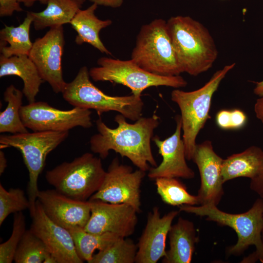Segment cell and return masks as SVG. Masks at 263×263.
<instances>
[{"label": "cell", "instance_id": "obj_1", "mask_svg": "<svg viewBox=\"0 0 263 263\" xmlns=\"http://www.w3.org/2000/svg\"><path fill=\"white\" fill-rule=\"evenodd\" d=\"M119 113L114 117L118 126L109 127L101 118L96 121L98 133L90 140L91 151L104 159L110 150L128 158L138 169L146 172L151 167L157 166L153 155L150 141L154 130L160 123L156 114L151 117H141L134 123H130Z\"/></svg>", "mask_w": 263, "mask_h": 263}, {"label": "cell", "instance_id": "obj_2", "mask_svg": "<svg viewBox=\"0 0 263 263\" xmlns=\"http://www.w3.org/2000/svg\"><path fill=\"white\" fill-rule=\"evenodd\" d=\"M167 26L183 73L195 76L212 68L219 53L205 26L190 17L177 16L167 21Z\"/></svg>", "mask_w": 263, "mask_h": 263}, {"label": "cell", "instance_id": "obj_3", "mask_svg": "<svg viewBox=\"0 0 263 263\" xmlns=\"http://www.w3.org/2000/svg\"><path fill=\"white\" fill-rule=\"evenodd\" d=\"M180 211L191 213L206 220L216 223L219 225L231 227L237 235V241L226 249L228 256H240L249 246L254 245L255 250L244 258L242 263H255L260 261L263 263V243L261 233L263 226V199L256 200L251 207L242 213H230L219 209L217 206L211 205H183Z\"/></svg>", "mask_w": 263, "mask_h": 263}, {"label": "cell", "instance_id": "obj_4", "mask_svg": "<svg viewBox=\"0 0 263 263\" xmlns=\"http://www.w3.org/2000/svg\"><path fill=\"white\" fill-rule=\"evenodd\" d=\"M235 65V63L227 64L217 70L204 86L196 90L186 92L175 89L171 92V100L177 104L181 111L182 138L187 160H192L196 137L210 118L209 112L214 94Z\"/></svg>", "mask_w": 263, "mask_h": 263}, {"label": "cell", "instance_id": "obj_5", "mask_svg": "<svg viewBox=\"0 0 263 263\" xmlns=\"http://www.w3.org/2000/svg\"><path fill=\"white\" fill-rule=\"evenodd\" d=\"M90 77L88 68H80L75 78L66 83L62 93L64 99L74 107L94 110L99 116L104 113L115 111L132 121L141 117L144 102L141 96L132 94L109 95L94 86Z\"/></svg>", "mask_w": 263, "mask_h": 263}, {"label": "cell", "instance_id": "obj_6", "mask_svg": "<svg viewBox=\"0 0 263 263\" xmlns=\"http://www.w3.org/2000/svg\"><path fill=\"white\" fill-rule=\"evenodd\" d=\"M131 59L142 69L157 75L173 76L183 73L176 58L167 21L161 19L142 26Z\"/></svg>", "mask_w": 263, "mask_h": 263}, {"label": "cell", "instance_id": "obj_7", "mask_svg": "<svg viewBox=\"0 0 263 263\" xmlns=\"http://www.w3.org/2000/svg\"><path fill=\"white\" fill-rule=\"evenodd\" d=\"M106 171L100 158L86 152L47 171L45 178L62 194L77 200L88 201L100 188Z\"/></svg>", "mask_w": 263, "mask_h": 263}, {"label": "cell", "instance_id": "obj_8", "mask_svg": "<svg viewBox=\"0 0 263 263\" xmlns=\"http://www.w3.org/2000/svg\"><path fill=\"white\" fill-rule=\"evenodd\" d=\"M69 131L27 132L0 136V149L13 147L21 153L29 173L28 198L30 216L34 212L39 192L38 179L48 154L68 136Z\"/></svg>", "mask_w": 263, "mask_h": 263}, {"label": "cell", "instance_id": "obj_9", "mask_svg": "<svg viewBox=\"0 0 263 263\" xmlns=\"http://www.w3.org/2000/svg\"><path fill=\"white\" fill-rule=\"evenodd\" d=\"M98 66L89 70L95 81H110L131 89L132 94L141 96L142 92L150 87L167 86L179 89L185 87L187 81L181 75L163 76L149 72L131 59L120 60L108 57L99 58Z\"/></svg>", "mask_w": 263, "mask_h": 263}, {"label": "cell", "instance_id": "obj_10", "mask_svg": "<svg viewBox=\"0 0 263 263\" xmlns=\"http://www.w3.org/2000/svg\"><path fill=\"white\" fill-rule=\"evenodd\" d=\"M146 172L133 170L121 164L117 157L110 164L98 190L89 200H100L112 204H127L141 211V185Z\"/></svg>", "mask_w": 263, "mask_h": 263}, {"label": "cell", "instance_id": "obj_11", "mask_svg": "<svg viewBox=\"0 0 263 263\" xmlns=\"http://www.w3.org/2000/svg\"><path fill=\"white\" fill-rule=\"evenodd\" d=\"M90 110L74 107L61 110L47 102H34L22 106L20 110L24 126L33 132H66L76 127L93 126Z\"/></svg>", "mask_w": 263, "mask_h": 263}, {"label": "cell", "instance_id": "obj_12", "mask_svg": "<svg viewBox=\"0 0 263 263\" xmlns=\"http://www.w3.org/2000/svg\"><path fill=\"white\" fill-rule=\"evenodd\" d=\"M65 43L63 26L52 27L35 40L28 55L41 78L56 94L62 93L67 83L63 77L61 63Z\"/></svg>", "mask_w": 263, "mask_h": 263}, {"label": "cell", "instance_id": "obj_13", "mask_svg": "<svg viewBox=\"0 0 263 263\" xmlns=\"http://www.w3.org/2000/svg\"><path fill=\"white\" fill-rule=\"evenodd\" d=\"M91 202L90 217L84 228L94 233L110 232L127 238L134 233L138 221L136 210L127 204Z\"/></svg>", "mask_w": 263, "mask_h": 263}, {"label": "cell", "instance_id": "obj_14", "mask_svg": "<svg viewBox=\"0 0 263 263\" xmlns=\"http://www.w3.org/2000/svg\"><path fill=\"white\" fill-rule=\"evenodd\" d=\"M30 229L44 244L57 263H82L69 231L51 220L37 200Z\"/></svg>", "mask_w": 263, "mask_h": 263}, {"label": "cell", "instance_id": "obj_15", "mask_svg": "<svg viewBox=\"0 0 263 263\" xmlns=\"http://www.w3.org/2000/svg\"><path fill=\"white\" fill-rule=\"evenodd\" d=\"M192 160L197 165L201 185L197 196L199 205L217 206L224 194L222 174L223 159L214 150L212 142L196 144Z\"/></svg>", "mask_w": 263, "mask_h": 263}, {"label": "cell", "instance_id": "obj_16", "mask_svg": "<svg viewBox=\"0 0 263 263\" xmlns=\"http://www.w3.org/2000/svg\"><path fill=\"white\" fill-rule=\"evenodd\" d=\"M175 121L176 129L171 136L163 140L158 136L152 138L162 161L158 166L151 167L149 169L148 176L150 179L161 177L191 179L195 177L194 172L186 162L185 146L181 135V115H177Z\"/></svg>", "mask_w": 263, "mask_h": 263}, {"label": "cell", "instance_id": "obj_17", "mask_svg": "<svg viewBox=\"0 0 263 263\" xmlns=\"http://www.w3.org/2000/svg\"><path fill=\"white\" fill-rule=\"evenodd\" d=\"M37 200L47 216L59 225L68 229L84 228L91 213V202L72 199L55 189L39 190Z\"/></svg>", "mask_w": 263, "mask_h": 263}, {"label": "cell", "instance_id": "obj_18", "mask_svg": "<svg viewBox=\"0 0 263 263\" xmlns=\"http://www.w3.org/2000/svg\"><path fill=\"white\" fill-rule=\"evenodd\" d=\"M179 211L172 210L161 217L159 208L153 207L148 214L145 227L137 244L135 263H156L166 256V239Z\"/></svg>", "mask_w": 263, "mask_h": 263}, {"label": "cell", "instance_id": "obj_19", "mask_svg": "<svg viewBox=\"0 0 263 263\" xmlns=\"http://www.w3.org/2000/svg\"><path fill=\"white\" fill-rule=\"evenodd\" d=\"M169 248L163 263H190L199 241L193 223L182 217L171 225L168 233Z\"/></svg>", "mask_w": 263, "mask_h": 263}, {"label": "cell", "instance_id": "obj_20", "mask_svg": "<svg viewBox=\"0 0 263 263\" xmlns=\"http://www.w3.org/2000/svg\"><path fill=\"white\" fill-rule=\"evenodd\" d=\"M16 75L23 82L22 92L29 103L35 101L44 81L34 63L27 55L6 57L0 56V77Z\"/></svg>", "mask_w": 263, "mask_h": 263}, {"label": "cell", "instance_id": "obj_21", "mask_svg": "<svg viewBox=\"0 0 263 263\" xmlns=\"http://www.w3.org/2000/svg\"><path fill=\"white\" fill-rule=\"evenodd\" d=\"M98 5L93 3L85 10L80 9L71 20L72 27L76 32L75 42L77 45L87 43L102 53L111 56L112 53L100 38V31L112 24L111 19L101 20L94 14Z\"/></svg>", "mask_w": 263, "mask_h": 263}, {"label": "cell", "instance_id": "obj_22", "mask_svg": "<svg viewBox=\"0 0 263 263\" xmlns=\"http://www.w3.org/2000/svg\"><path fill=\"white\" fill-rule=\"evenodd\" d=\"M263 169V150L252 146L243 151L223 159L222 174L224 183L238 177L251 180L256 178Z\"/></svg>", "mask_w": 263, "mask_h": 263}, {"label": "cell", "instance_id": "obj_23", "mask_svg": "<svg viewBox=\"0 0 263 263\" xmlns=\"http://www.w3.org/2000/svg\"><path fill=\"white\" fill-rule=\"evenodd\" d=\"M86 0H49L39 12H29L36 30L70 23Z\"/></svg>", "mask_w": 263, "mask_h": 263}, {"label": "cell", "instance_id": "obj_24", "mask_svg": "<svg viewBox=\"0 0 263 263\" xmlns=\"http://www.w3.org/2000/svg\"><path fill=\"white\" fill-rule=\"evenodd\" d=\"M33 18L28 12L22 23L18 26L5 25L0 31V55L6 57L29 55L33 46L30 37Z\"/></svg>", "mask_w": 263, "mask_h": 263}, {"label": "cell", "instance_id": "obj_25", "mask_svg": "<svg viewBox=\"0 0 263 263\" xmlns=\"http://www.w3.org/2000/svg\"><path fill=\"white\" fill-rule=\"evenodd\" d=\"M73 238L79 257L87 263L91 260L95 250H103L112 245L119 237L117 235L106 232L94 233L80 227L68 229Z\"/></svg>", "mask_w": 263, "mask_h": 263}, {"label": "cell", "instance_id": "obj_26", "mask_svg": "<svg viewBox=\"0 0 263 263\" xmlns=\"http://www.w3.org/2000/svg\"><path fill=\"white\" fill-rule=\"evenodd\" d=\"M23 95L22 91L13 84L5 89L3 97L7 105L5 110L0 113V132L16 134L28 132L20 114Z\"/></svg>", "mask_w": 263, "mask_h": 263}, {"label": "cell", "instance_id": "obj_27", "mask_svg": "<svg viewBox=\"0 0 263 263\" xmlns=\"http://www.w3.org/2000/svg\"><path fill=\"white\" fill-rule=\"evenodd\" d=\"M157 192L163 202L172 206L199 205L197 195L190 194L187 187L177 178L161 177L155 179Z\"/></svg>", "mask_w": 263, "mask_h": 263}, {"label": "cell", "instance_id": "obj_28", "mask_svg": "<svg viewBox=\"0 0 263 263\" xmlns=\"http://www.w3.org/2000/svg\"><path fill=\"white\" fill-rule=\"evenodd\" d=\"M137 245L132 240L119 237L107 248L94 254L89 263H133Z\"/></svg>", "mask_w": 263, "mask_h": 263}, {"label": "cell", "instance_id": "obj_29", "mask_svg": "<svg viewBox=\"0 0 263 263\" xmlns=\"http://www.w3.org/2000/svg\"><path fill=\"white\" fill-rule=\"evenodd\" d=\"M50 252L43 242L30 229L25 232L17 249L16 263H42Z\"/></svg>", "mask_w": 263, "mask_h": 263}, {"label": "cell", "instance_id": "obj_30", "mask_svg": "<svg viewBox=\"0 0 263 263\" xmlns=\"http://www.w3.org/2000/svg\"><path fill=\"white\" fill-rule=\"evenodd\" d=\"M29 201L24 191L19 188L6 190L0 184V225L11 213L29 209Z\"/></svg>", "mask_w": 263, "mask_h": 263}, {"label": "cell", "instance_id": "obj_31", "mask_svg": "<svg viewBox=\"0 0 263 263\" xmlns=\"http://www.w3.org/2000/svg\"><path fill=\"white\" fill-rule=\"evenodd\" d=\"M26 230V219L22 212L14 213L11 235L0 244V263L14 261L17 249Z\"/></svg>", "mask_w": 263, "mask_h": 263}, {"label": "cell", "instance_id": "obj_32", "mask_svg": "<svg viewBox=\"0 0 263 263\" xmlns=\"http://www.w3.org/2000/svg\"><path fill=\"white\" fill-rule=\"evenodd\" d=\"M247 117L242 110L235 109L231 110H222L216 116L217 126L224 130H237L243 127L246 124Z\"/></svg>", "mask_w": 263, "mask_h": 263}, {"label": "cell", "instance_id": "obj_33", "mask_svg": "<svg viewBox=\"0 0 263 263\" xmlns=\"http://www.w3.org/2000/svg\"><path fill=\"white\" fill-rule=\"evenodd\" d=\"M19 3L18 0H0V17L11 16L15 11H22Z\"/></svg>", "mask_w": 263, "mask_h": 263}, {"label": "cell", "instance_id": "obj_34", "mask_svg": "<svg viewBox=\"0 0 263 263\" xmlns=\"http://www.w3.org/2000/svg\"><path fill=\"white\" fill-rule=\"evenodd\" d=\"M250 188L260 198L263 199V169L256 178L251 180Z\"/></svg>", "mask_w": 263, "mask_h": 263}, {"label": "cell", "instance_id": "obj_35", "mask_svg": "<svg viewBox=\"0 0 263 263\" xmlns=\"http://www.w3.org/2000/svg\"><path fill=\"white\" fill-rule=\"evenodd\" d=\"M96 3L98 5H102L112 8H118L120 7L123 2V0H88Z\"/></svg>", "mask_w": 263, "mask_h": 263}, {"label": "cell", "instance_id": "obj_36", "mask_svg": "<svg viewBox=\"0 0 263 263\" xmlns=\"http://www.w3.org/2000/svg\"><path fill=\"white\" fill-rule=\"evenodd\" d=\"M254 109L256 117L263 124V96L257 99Z\"/></svg>", "mask_w": 263, "mask_h": 263}, {"label": "cell", "instance_id": "obj_37", "mask_svg": "<svg viewBox=\"0 0 263 263\" xmlns=\"http://www.w3.org/2000/svg\"><path fill=\"white\" fill-rule=\"evenodd\" d=\"M7 167V160L4 152L0 151V175L4 172Z\"/></svg>", "mask_w": 263, "mask_h": 263}, {"label": "cell", "instance_id": "obj_38", "mask_svg": "<svg viewBox=\"0 0 263 263\" xmlns=\"http://www.w3.org/2000/svg\"><path fill=\"white\" fill-rule=\"evenodd\" d=\"M48 0H18L19 3H22L23 5L27 7L32 6L35 2L37 1L42 4H47Z\"/></svg>", "mask_w": 263, "mask_h": 263}, {"label": "cell", "instance_id": "obj_39", "mask_svg": "<svg viewBox=\"0 0 263 263\" xmlns=\"http://www.w3.org/2000/svg\"><path fill=\"white\" fill-rule=\"evenodd\" d=\"M254 94L261 97L263 96V80L256 82V86L253 90Z\"/></svg>", "mask_w": 263, "mask_h": 263}, {"label": "cell", "instance_id": "obj_40", "mask_svg": "<svg viewBox=\"0 0 263 263\" xmlns=\"http://www.w3.org/2000/svg\"><path fill=\"white\" fill-rule=\"evenodd\" d=\"M43 263H57V262L54 256L49 252L45 257Z\"/></svg>", "mask_w": 263, "mask_h": 263}, {"label": "cell", "instance_id": "obj_41", "mask_svg": "<svg viewBox=\"0 0 263 263\" xmlns=\"http://www.w3.org/2000/svg\"><path fill=\"white\" fill-rule=\"evenodd\" d=\"M261 236H262V242L263 243V228H262V233H261Z\"/></svg>", "mask_w": 263, "mask_h": 263}]
</instances>
